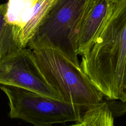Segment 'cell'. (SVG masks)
Returning <instances> with one entry per match:
<instances>
[{"instance_id":"obj_1","label":"cell","mask_w":126,"mask_h":126,"mask_svg":"<svg viewBox=\"0 0 126 126\" xmlns=\"http://www.w3.org/2000/svg\"><path fill=\"white\" fill-rule=\"evenodd\" d=\"M80 64L109 100L120 99L126 62V0H118L90 50Z\"/></svg>"},{"instance_id":"obj_2","label":"cell","mask_w":126,"mask_h":126,"mask_svg":"<svg viewBox=\"0 0 126 126\" xmlns=\"http://www.w3.org/2000/svg\"><path fill=\"white\" fill-rule=\"evenodd\" d=\"M35 62L46 82L63 101L87 110L102 102L103 95L80 66L40 38L28 43Z\"/></svg>"},{"instance_id":"obj_3","label":"cell","mask_w":126,"mask_h":126,"mask_svg":"<svg viewBox=\"0 0 126 126\" xmlns=\"http://www.w3.org/2000/svg\"><path fill=\"white\" fill-rule=\"evenodd\" d=\"M0 88L9 99L11 118L23 120L34 126L81 122L83 109L78 106L19 87L0 85Z\"/></svg>"},{"instance_id":"obj_4","label":"cell","mask_w":126,"mask_h":126,"mask_svg":"<svg viewBox=\"0 0 126 126\" xmlns=\"http://www.w3.org/2000/svg\"><path fill=\"white\" fill-rule=\"evenodd\" d=\"M88 0H57L32 39L42 38L74 64L80 66L77 54V34Z\"/></svg>"},{"instance_id":"obj_5","label":"cell","mask_w":126,"mask_h":126,"mask_svg":"<svg viewBox=\"0 0 126 126\" xmlns=\"http://www.w3.org/2000/svg\"><path fill=\"white\" fill-rule=\"evenodd\" d=\"M0 85L23 88L63 101L43 77L29 48H20L0 63Z\"/></svg>"},{"instance_id":"obj_6","label":"cell","mask_w":126,"mask_h":126,"mask_svg":"<svg viewBox=\"0 0 126 126\" xmlns=\"http://www.w3.org/2000/svg\"><path fill=\"white\" fill-rule=\"evenodd\" d=\"M118 0H88L77 34V54L83 56L91 48Z\"/></svg>"},{"instance_id":"obj_7","label":"cell","mask_w":126,"mask_h":126,"mask_svg":"<svg viewBox=\"0 0 126 126\" xmlns=\"http://www.w3.org/2000/svg\"><path fill=\"white\" fill-rule=\"evenodd\" d=\"M57 0H38L35 3L17 36V41L21 47H27L43 20Z\"/></svg>"},{"instance_id":"obj_8","label":"cell","mask_w":126,"mask_h":126,"mask_svg":"<svg viewBox=\"0 0 126 126\" xmlns=\"http://www.w3.org/2000/svg\"><path fill=\"white\" fill-rule=\"evenodd\" d=\"M6 3L0 4V63L21 47L17 42L14 26L5 18Z\"/></svg>"},{"instance_id":"obj_9","label":"cell","mask_w":126,"mask_h":126,"mask_svg":"<svg viewBox=\"0 0 126 126\" xmlns=\"http://www.w3.org/2000/svg\"><path fill=\"white\" fill-rule=\"evenodd\" d=\"M38 0H9L6 3L5 18L7 21L14 27L16 40L19 32L24 25L32 9Z\"/></svg>"},{"instance_id":"obj_10","label":"cell","mask_w":126,"mask_h":126,"mask_svg":"<svg viewBox=\"0 0 126 126\" xmlns=\"http://www.w3.org/2000/svg\"><path fill=\"white\" fill-rule=\"evenodd\" d=\"M114 117L107 102L103 100L86 110L81 122L84 126H114Z\"/></svg>"},{"instance_id":"obj_11","label":"cell","mask_w":126,"mask_h":126,"mask_svg":"<svg viewBox=\"0 0 126 126\" xmlns=\"http://www.w3.org/2000/svg\"><path fill=\"white\" fill-rule=\"evenodd\" d=\"M122 90L123 92V94L126 93V62L125 67L124 74L123 76V85H122Z\"/></svg>"},{"instance_id":"obj_12","label":"cell","mask_w":126,"mask_h":126,"mask_svg":"<svg viewBox=\"0 0 126 126\" xmlns=\"http://www.w3.org/2000/svg\"><path fill=\"white\" fill-rule=\"evenodd\" d=\"M120 100L121 101H122L123 102H124V103H126V93H125V94H123V95L122 96V97L120 99Z\"/></svg>"},{"instance_id":"obj_13","label":"cell","mask_w":126,"mask_h":126,"mask_svg":"<svg viewBox=\"0 0 126 126\" xmlns=\"http://www.w3.org/2000/svg\"><path fill=\"white\" fill-rule=\"evenodd\" d=\"M70 126H83V124L82 122H79V123H77L75 125H71Z\"/></svg>"}]
</instances>
